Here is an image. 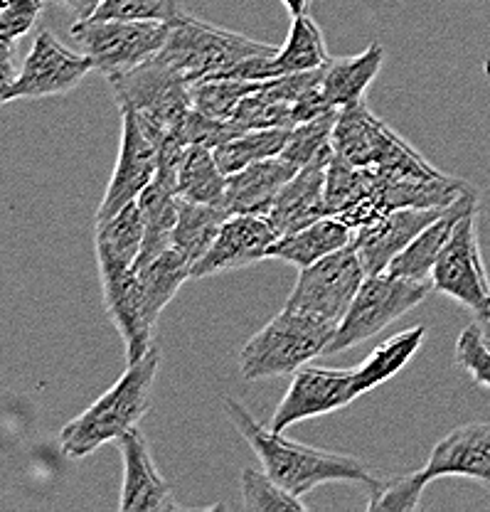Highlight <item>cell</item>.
Segmentation results:
<instances>
[{
	"mask_svg": "<svg viewBox=\"0 0 490 512\" xmlns=\"http://www.w3.org/2000/svg\"><path fill=\"white\" fill-rule=\"evenodd\" d=\"M138 210L143 217V247L138 254V264L153 259L158 252L170 247V237H173L175 222H178V210H180V195L178 185L170 183V180L156 175L153 183L138 195L136 200Z\"/></svg>",
	"mask_w": 490,
	"mask_h": 512,
	"instance_id": "cell-28",
	"label": "cell"
},
{
	"mask_svg": "<svg viewBox=\"0 0 490 512\" xmlns=\"http://www.w3.org/2000/svg\"><path fill=\"white\" fill-rule=\"evenodd\" d=\"M124 458V485H121V512H170L178 510L173 488L156 468L141 429H133L116 441Z\"/></svg>",
	"mask_w": 490,
	"mask_h": 512,
	"instance_id": "cell-17",
	"label": "cell"
},
{
	"mask_svg": "<svg viewBox=\"0 0 490 512\" xmlns=\"http://www.w3.org/2000/svg\"><path fill=\"white\" fill-rule=\"evenodd\" d=\"M335 328L338 325L328 320L284 306V311L276 313L239 350L242 377L259 382L294 375L303 365H311L318 355H326Z\"/></svg>",
	"mask_w": 490,
	"mask_h": 512,
	"instance_id": "cell-3",
	"label": "cell"
},
{
	"mask_svg": "<svg viewBox=\"0 0 490 512\" xmlns=\"http://www.w3.org/2000/svg\"><path fill=\"white\" fill-rule=\"evenodd\" d=\"M473 188L454 175H436V178H380L377 183V200L385 212L402 210V207H449Z\"/></svg>",
	"mask_w": 490,
	"mask_h": 512,
	"instance_id": "cell-26",
	"label": "cell"
},
{
	"mask_svg": "<svg viewBox=\"0 0 490 512\" xmlns=\"http://www.w3.org/2000/svg\"><path fill=\"white\" fill-rule=\"evenodd\" d=\"M276 239L279 232L264 215H229L212 247L193 266V279H207L259 264L269 259Z\"/></svg>",
	"mask_w": 490,
	"mask_h": 512,
	"instance_id": "cell-13",
	"label": "cell"
},
{
	"mask_svg": "<svg viewBox=\"0 0 490 512\" xmlns=\"http://www.w3.org/2000/svg\"><path fill=\"white\" fill-rule=\"evenodd\" d=\"M365 276V266H362L358 252L353 244H348V247L301 269L286 308L311 313V316L338 325L358 296Z\"/></svg>",
	"mask_w": 490,
	"mask_h": 512,
	"instance_id": "cell-8",
	"label": "cell"
},
{
	"mask_svg": "<svg viewBox=\"0 0 490 512\" xmlns=\"http://www.w3.org/2000/svg\"><path fill=\"white\" fill-rule=\"evenodd\" d=\"M414 473L424 488L439 478H471L490 493V424L473 421L456 426L431 448L422 471Z\"/></svg>",
	"mask_w": 490,
	"mask_h": 512,
	"instance_id": "cell-15",
	"label": "cell"
},
{
	"mask_svg": "<svg viewBox=\"0 0 490 512\" xmlns=\"http://www.w3.org/2000/svg\"><path fill=\"white\" fill-rule=\"evenodd\" d=\"M284 8L289 10L291 18H298V15H308L313 8V0H281Z\"/></svg>",
	"mask_w": 490,
	"mask_h": 512,
	"instance_id": "cell-44",
	"label": "cell"
},
{
	"mask_svg": "<svg viewBox=\"0 0 490 512\" xmlns=\"http://www.w3.org/2000/svg\"><path fill=\"white\" fill-rule=\"evenodd\" d=\"M99 281L109 318L114 320L116 330L124 338L126 365H131V362L141 360L148 348H151L153 328H156V325H151V320L146 316V308H143L136 269L124 271V274L99 276Z\"/></svg>",
	"mask_w": 490,
	"mask_h": 512,
	"instance_id": "cell-19",
	"label": "cell"
},
{
	"mask_svg": "<svg viewBox=\"0 0 490 512\" xmlns=\"http://www.w3.org/2000/svg\"><path fill=\"white\" fill-rule=\"evenodd\" d=\"M222 404H225V412L234 429L244 436V441L257 453L264 471L298 498H303V495H308L323 483L372 485L377 480L375 473L360 458L348 456V453L323 451V448L286 439L281 431L259 424L249 414V409L232 397L222 399Z\"/></svg>",
	"mask_w": 490,
	"mask_h": 512,
	"instance_id": "cell-1",
	"label": "cell"
},
{
	"mask_svg": "<svg viewBox=\"0 0 490 512\" xmlns=\"http://www.w3.org/2000/svg\"><path fill=\"white\" fill-rule=\"evenodd\" d=\"M298 173L294 163L286 158H266L259 163L247 165L237 173L227 175L225 200L222 210L225 215H266L279 190Z\"/></svg>",
	"mask_w": 490,
	"mask_h": 512,
	"instance_id": "cell-20",
	"label": "cell"
},
{
	"mask_svg": "<svg viewBox=\"0 0 490 512\" xmlns=\"http://www.w3.org/2000/svg\"><path fill=\"white\" fill-rule=\"evenodd\" d=\"M392 128L382 119H377L365 101L343 106L338 111L333 131V151L348 158L350 163L372 168Z\"/></svg>",
	"mask_w": 490,
	"mask_h": 512,
	"instance_id": "cell-24",
	"label": "cell"
},
{
	"mask_svg": "<svg viewBox=\"0 0 490 512\" xmlns=\"http://www.w3.org/2000/svg\"><path fill=\"white\" fill-rule=\"evenodd\" d=\"M444 210L446 207H402L372 227L355 232L353 247L365 266V274L372 276L390 269L394 256L402 254L422 229L439 220Z\"/></svg>",
	"mask_w": 490,
	"mask_h": 512,
	"instance_id": "cell-16",
	"label": "cell"
},
{
	"mask_svg": "<svg viewBox=\"0 0 490 512\" xmlns=\"http://www.w3.org/2000/svg\"><path fill=\"white\" fill-rule=\"evenodd\" d=\"M377 183H380V175L375 170L350 163L348 158L333 151L326 170L328 215H340V212L367 200L377 190Z\"/></svg>",
	"mask_w": 490,
	"mask_h": 512,
	"instance_id": "cell-33",
	"label": "cell"
},
{
	"mask_svg": "<svg viewBox=\"0 0 490 512\" xmlns=\"http://www.w3.org/2000/svg\"><path fill=\"white\" fill-rule=\"evenodd\" d=\"M279 47L252 40L239 32L215 28V25L197 20L183 13L170 23V35L161 50V60L185 82L195 84L202 79H220L239 62L257 55H274Z\"/></svg>",
	"mask_w": 490,
	"mask_h": 512,
	"instance_id": "cell-4",
	"label": "cell"
},
{
	"mask_svg": "<svg viewBox=\"0 0 490 512\" xmlns=\"http://www.w3.org/2000/svg\"><path fill=\"white\" fill-rule=\"evenodd\" d=\"M183 13V0H104L94 18L175 23Z\"/></svg>",
	"mask_w": 490,
	"mask_h": 512,
	"instance_id": "cell-40",
	"label": "cell"
},
{
	"mask_svg": "<svg viewBox=\"0 0 490 512\" xmlns=\"http://www.w3.org/2000/svg\"><path fill=\"white\" fill-rule=\"evenodd\" d=\"M227 188V175L217 165L212 148L185 146L178 168V195L200 205L222 207Z\"/></svg>",
	"mask_w": 490,
	"mask_h": 512,
	"instance_id": "cell-30",
	"label": "cell"
},
{
	"mask_svg": "<svg viewBox=\"0 0 490 512\" xmlns=\"http://www.w3.org/2000/svg\"><path fill=\"white\" fill-rule=\"evenodd\" d=\"M18 74L20 69L15 67V45H0V104H8V94Z\"/></svg>",
	"mask_w": 490,
	"mask_h": 512,
	"instance_id": "cell-42",
	"label": "cell"
},
{
	"mask_svg": "<svg viewBox=\"0 0 490 512\" xmlns=\"http://www.w3.org/2000/svg\"><path fill=\"white\" fill-rule=\"evenodd\" d=\"M424 338L426 325H414V328H407L402 333L392 335V338L382 340L370 352V357L360 367H355V389H358L360 397L370 392V389L390 382L392 377H397L412 362L419 348H422Z\"/></svg>",
	"mask_w": 490,
	"mask_h": 512,
	"instance_id": "cell-29",
	"label": "cell"
},
{
	"mask_svg": "<svg viewBox=\"0 0 490 512\" xmlns=\"http://www.w3.org/2000/svg\"><path fill=\"white\" fill-rule=\"evenodd\" d=\"M330 156H333V151L326 153V156H318L308 165H303V168H298L294 178L274 197V202H271L264 217L274 224L279 237L298 232V229L308 227V224L328 215L326 170Z\"/></svg>",
	"mask_w": 490,
	"mask_h": 512,
	"instance_id": "cell-18",
	"label": "cell"
},
{
	"mask_svg": "<svg viewBox=\"0 0 490 512\" xmlns=\"http://www.w3.org/2000/svg\"><path fill=\"white\" fill-rule=\"evenodd\" d=\"M161 367V348L156 343L141 360L131 362L114 387L84 409L60 431V446L69 458H87L104 444L124 439L148 414L153 402V384Z\"/></svg>",
	"mask_w": 490,
	"mask_h": 512,
	"instance_id": "cell-2",
	"label": "cell"
},
{
	"mask_svg": "<svg viewBox=\"0 0 490 512\" xmlns=\"http://www.w3.org/2000/svg\"><path fill=\"white\" fill-rule=\"evenodd\" d=\"M330 62L326 37L318 28L311 15H298L291 23L286 42L274 55H257L239 62L220 79H249V82H262V79L284 77V74L311 72L321 69Z\"/></svg>",
	"mask_w": 490,
	"mask_h": 512,
	"instance_id": "cell-14",
	"label": "cell"
},
{
	"mask_svg": "<svg viewBox=\"0 0 490 512\" xmlns=\"http://www.w3.org/2000/svg\"><path fill=\"white\" fill-rule=\"evenodd\" d=\"M168 35L170 23H156V20L89 18L72 25V37L77 45L106 79L161 55Z\"/></svg>",
	"mask_w": 490,
	"mask_h": 512,
	"instance_id": "cell-7",
	"label": "cell"
},
{
	"mask_svg": "<svg viewBox=\"0 0 490 512\" xmlns=\"http://www.w3.org/2000/svg\"><path fill=\"white\" fill-rule=\"evenodd\" d=\"M136 276L138 286H141L146 316L151 320V325H156V320L165 311V306L178 296L180 286L188 279H193V264L178 249L168 247L163 252H158L153 259L138 264Z\"/></svg>",
	"mask_w": 490,
	"mask_h": 512,
	"instance_id": "cell-27",
	"label": "cell"
},
{
	"mask_svg": "<svg viewBox=\"0 0 490 512\" xmlns=\"http://www.w3.org/2000/svg\"><path fill=\"white\" fill-rule=\"evenodd\" d=\"M242 131H254V128H294V104L281 96H276L266 87V79L259 84V89H254L252 94L244 96L239 101V106L234 109L232 119Z\"/></svg>",
	"mask_w": 490,
	"mask_h": 512,
	"instance_id": "cell-34",
	"label": "cell"
},
{
	"mask_svg": "<svg viewBox=\"0 0 490 512\" xmlns=\"http://www.w3.org/2000/svg\"><path fill=\"white\" fill-rule=\"evenodd\" d=\"M454 360L461 370L471 375V380L490 389V333L486 323L473 320L461 330L456 340Z\"/></svg>",
	"mask_w": 490,
	"mask_h": 512,
	"instance_id": "cell-38",
	"label": "cell"
},
{
	"mask_svg": "<svg viewBox=\"0 0 490 512\" xmlns=\"http://www.w3.org/2000/svg\"><path fill=\"white\" fill-rule=\"evenodd\" d=\"M52 3L65 5L69 13H72L77 20H89L97 15V10L101 8V3H104V0H52Z\"/></svg>",
	"mask_w": 490,
	"mask_h": 512,
	"instance_id": "cell-43",
	"label": "cell"
},
{
	"mask_svg": "<svg viewBox=\"0 0 490 512\" xmlns=\"http://www.w3.org/2000/svg\"><path fill=\"white\" fill-rule=\"evenodd\" d=\"M473 210H478L476 190L468 192V195H463L461 200H456L454 205L446 207L444 215H441L439 220L431 222L429 227L422 229L402 254L394 256V261L387 271L394 276H404V279L431 281V271H434L436 261H439L444 247L449 244L456 224Z\"/></svg>",
	"mask_w": 490,
	"mask_h": 512,
	"instance_id": "cell-21",
	"label": "cell"
},
{
	"mask_svg": "<svg viewBox=\"0 0 490 512\" xmlns=\"http://www.w3.org/2000/svg\"><path fill=\"white\" fill-rule=\"evenodd\" d=\"M242 128L229 119H212V116L200 114V111L190 109L185 121L178 128V138L183 146H205V148H220L222 143L232 141L239 136Z\"/></svg>",
	"mask_w": 490,
	"mask_h": 512,
	"instance_id": "cell-41",
	"label": "cell"
},
{
	"mask_svg": "<svg viewBox=\"0 0 490 512\" xmlns=\"http://www.w3.org/2000/svg\"><path fill=\"white\" fill-rule=\"evenodd\" d=\"M242 508L249 512H306V503L298 495L289 493L284 485L276 483L269 473L244 468L242 473Z\"/></svg>",
	"mask_w": 490,
	"mask_h": 512,
	"instance_id": "cell-37",
	"label": "cell"
},
{
	"mask_svg": "<svg viewBox=\"0 0 490 512\" xmlns=\"http://www.w3.org/2000/svg\"><path fill=\"white\" fill-rule=\"evenodd\" d=\"M360 399L355 389V367L353 370H333V367L303 365L294 372L284 399L271 416V429L281 431L291 429L306 419L338 412V409L350 407Z\"/></svg>",
	"mask_w": 490,
	"mask_h": 512,
	"instance_id": "cell-11",
	"label": "cell"
},
{
	"mask_svg": "<svg viewBox=\"0 0 490 512\" xmlns=\"http://www.w3.org/2000/svg\"><path fill=\"white\" fill-rule=\"evenodd\" d=\"M382 64H385V47L377 42H370L360 55L330 57L321 79V96L328 109H343L365 101L367 89L377 79Z\"/></svg>",
	"mask_w": 490,
	"mask_h": 512,
	"instance_id": "cell-22",
	"label": "cell"
},
{
	"mask_svg": "<svg viewBox=\"0 0 490 512\" xmlns=\"http://www.w3.org/2000/svg\"><path fill=\"white\" fill-rule=\"evenodd\" d=\"M353 239L355 232L348 224L338 220L335 215H326L308 224V227L298 229V232L276 239L269 252V259H279L296 266V269H306V266L316 264L323 256L353 244Z\"/></svg>",
	"mask_w": 490,
	"mask_h": 512,
	"instance_id": "cell-25",
	"label": "cell"
},
{
	"mask_svg": "<svg viewBox=\"0 0 490 512\" xmlns=\"http://www.w3.org/2000/svg\"><path fill=\"white\" fill-rule=\"evenodd\" d=\"M488 333H490V328H488Z\"/></svg>",
	"mask_w": 490,
	"mask_h": 512,
	"instance_id": "cell-45",
	"label": "cell"
},
{
	"mask_svg": "<svg viewBox=\"0 0 490 512\" xmlns=\"http://www.w3.org/2000/svg\"><path fill=\"white\" fill-rule=\"evenodd\" d=\"M109 87L119 111H133L156 146H161L163 138L178 136L180 124L193 109V84L173 72L161 57L138 64L129 72L114 74L109 77Z\"/></svg>",
	"mask_w": 490,
	"mask_h": 512,
	"instance_id": "cell-5",
	"label": "cell"
},
{
	"mask_svg": "<svg viewBox=\"0 0 490 512\" xmlns=\"http://www.w3.org/2000/svg\"><path fill=\"white\" fill-rule=\"evenodd\" d=\"M225 220L227 215L222 207L200 205V202H190L180 197L178 222H175L173 237H170V247L178 249L195 266L205 256L207 249L212 247Z\"/></svg>",
	"mask_w": 490,
	"mask_h": 512,
	"instance_id": "cell-31",
	"label": "cell"
},
{
	"mask_svg": "<svg viewBox=\"0 0 490 512\" xmlns=\"http://www.w3.org/2000/svg\"><path fill=\"white\" fill-rule=\"evenodd\" d=\"M262 82H249V79H202V82H195L190 87L193 109L205 116H212V119H232L239 101L252 94L254 89H259Z\"/></svg>",
	"mask_w": 490,
	"mask_h": 512,
	"instance_id": "cell-35",
	"label": "cell"
},
{
	"mask_svg": "<svg viewBox=\"0 0 490 512\" xmlns=\"http://www.w3.org/2000/svg\"><path fill=\"white\" fill-rule=\"evenodd\" d=\"M338 111L340 109L328 111V114H321L316 119L303 121V124L291 128L289 143H286L281 158L294 163L296 168H303V165H308L318 156H326V153L333 151V131Z\"/></svg>",
	"mask_w": 490,
	"mask_h": 512,
	"instance_id": "cell-36",
	"label": "cell"
},
{
	"mask_svg": "<svg viewBox=\"0 0 490 512\" xmlns=\"http://www.w3.org/2000/svg\"><path fill=\"white\" fill-rule=\"evenodd\" d=\"M424 485L419 483L417 473L402 478L375 480L370 485V503L367 510H390V512H412L422 505Z\"/></svg>",
	"mask_w": 490,
	"mask_h": 512,
	"instance_id": "cell-39",
	"label": "cell"
},
{
	"mask_svg": "<svg viewBox=\"0 0 490 512\" xmlns=\"http://www.w3.org/2000/svg\"><path fill=\"white\" fill-rule=\"evenodd\" d=\"M158 173V146L136 114L121 109V143L119 158H116L114 173L106 185L104 197L97 210V222H106L109 217L119 215L124 207L138 200L143 190L153 183Z\"/></svg>",
	"mask_w": 490,
	"mask_h": 512,
	"instance_id": "cell-12",
	"label": "cell"
},
{
	"mask_svg": "<svg viewBox=\"0 0 490 512\" xmlns=\"http://www.w3.org/2000/svg\"><path fill=\"white\" fill-rule=\"evenodd\" d=\"M431 291H434L431 281L404 279L390 271L365 276L358 296L335 328L326 355H340V352L380 335L394 320L424 303Z\"/></svg>",
	"mask_w": 490,
	"mask_h": 512,
	"instance_id": "cell-6",
	"label": "cell"
},
{
	"mask_svg": "<svg viewBox=\"0 0 490 512\" xmlns=\"http://www.w3.org/2000/svg\"><path fill=\"white\" fill-rule=\"evenodd\" d=\"M291 128L279 126V128H254V131H242L239 136H234L232 141L222 143L220 148H215L217 165L225 175L237 173V170L247 168V165L259 163V160L276 158L284 153L286 143H289Z\"/></svg>",
	"mask_w": 490,
	"mask_h": 512,
	"instance_id": "cell-32",
	"label": "cell"
},
{
	"mask_svg": "<svg viewBox=\"0 0 490 512\" xmlns=\"http://www.w3.org/2000/svg\"><path fill=\"white\" fill-rule=\"evenodd\" d=\"M89 72H94V62L84 52L69 50L57 40L55 32L40 30L35 35L33 50L23 60L8 101L65 96L74 92Z\"/></svg>",
	"mask_w": 490,
	"mask_h": 512,
	"instance_id": "cell-10",
	"label": "cell"
},
{
	"mask_svg": "<svg viewBox=\"0 0 490 512\" xmlns=\"http://www.w3.org/2000/svg\"><path fill=\"white\" fill-rule=\"evenodd\" d=\"M434 291L466 306L481 323L490 320V281L478 244V210L456 224L449 244L431 271Z\"/></svg>",
	"mask_w": 490,
	"mask_h": 512,
	"instance_id": "cell-9",
	"label": "cell"
},
{
	"mask_svg": "<svg viewBox=\"0 0 490 512\" xmlns=\"http://www.w3.org/2000/svg\"><path fill=\"white\" fill-rule=\"evenodd\" d=\"M143 234L146 229H143V217L136 202H131L129 207H124L119 215L109 217L106 222H97L94 247H97L99 276L124 274V271L136 269Z\"/></svg>",
	"mask_w": 490,
	"mask_h": 512,
	"instance_id": "cell-23",
	"label": "cell"
}]
</instances>
